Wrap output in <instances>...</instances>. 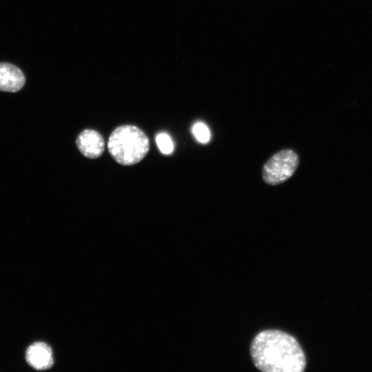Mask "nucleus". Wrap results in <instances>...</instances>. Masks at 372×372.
Segmentation results:
<instances>
[{"label": "nucleus", "mask_w": 372, "mask_h": 372, "mask_svg": "<svg viewBox=\"0 0 372 372\" xmlns=\"http://www.w3.org/2000/svg\"><path fill=\"white\" fill-rule=\"evenodd\" d=\"M76 143L81 153L89 158L101 156L105 148L103 136L94 130H85L81 132L76 138Z\"/></svg>", "instance_id": "nucleus-4"}, {"label": "nucleus", "mask_w": 372, "mask_h": 372, "mask_svg": "<svg viewBox=\"0 0 372 372\" xmlns=\"http://www.w3.org/2000/svg\"><path fill=\"white\" fill-rule=\"evenodd\" d=\"M25 82V76L19 68L0 63V91L16 92L23 87Z\"/></svg>", "instance_id": "nucleus-5"}, {"label": "nucleus", "mask_w": 372, "mask_h": 372, "mask_svg": "<svg viewBox=\"0 0 372 372\" xmlns=\"http://www.w3.org/2000/svg\"><path fill=\"white\" fill-rule=\"evenodd\" d=\"M107 147L110 155L118 163L132 165L147 155L149 142L147 135L138 127L125 125L112 132Z\"/></svg>", "instance_id": "nucleus-2"}, {"label": "nucleus", "mask_w": 372, "mask_h": 372, "mask_svg": "<svg viewBox=\"0 0 372 372\" xmlns=\"http://www.w3.org/2000/svg\"><path fill=\"white\" fill-rule=\"evenodd\" d=\"M156 144L161 152L165 154L172 152L174 145L171 138L165 133H161L156 138Z\"/></svg>", "instance_id": "nucleus-7"}, {"label": "nucleus", "mask_w": 372, "mask_h": 372, "mask_svg": "<svg viewBox=\"0 0 372 372\" xmlns=\"http://www.w3.org/2000/svg\"><path fill=\"white\" fill-rule=\"evenodd\" d=\"M250 353L254 364L265 372H302L306 358L296 340L278 330H265L253 339Z\"/></svg>", "instance_id": "nucleus-1"}, {"label": "nucleus", "mask_w": 372, "mask_h": 372, "mask_svg": "<svg viewBox=\"0 0 372 372\" xmlns=\"http://www.w3.org/2000/svg\"><path fill=\"white\" fill-rule=\"evenodd\" d=\"M192 132L196 139L202 143H206L210 139V132L203 123H196L192 128Z\"/></svg>", "instance_id": "nucleus-8"}, {"label": "nucleus", "mask_w": 372, "mask_h": 372, "mask_svg": "<svg viewBox=\"0 0 372 372\" xmlns=\"http://www.w3.org/2000/svg\"><path fill=\"white\" fill-rule=\"evenodd\" d=\"M299 163V156L293 149H281L265 163L262 169V180L271 186L283 183L294 174Z\"/></svg>", "instance_id": "nucleus-3"}, {"label": "nucleus", "mask_w": 372, "mask_h": 372, "mask_svg": "<svg viewBox=\"0 0 372 372\" xmlns=\"http://www.w3.org/2000/svg\"><path fill=\"white\" fill-rule=\"evenodd\" d=\"M28 362L34 368L43 370L53 364L50 347L43 342H36L29 347L26 353Z\"/></svg>", "instance_id": "nucleus-6"}]
</instances>
